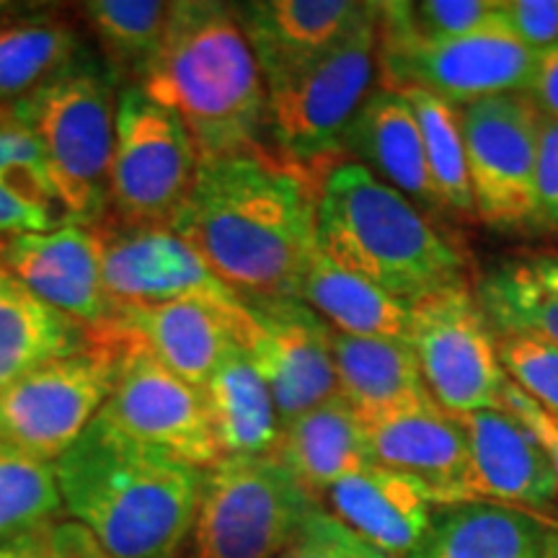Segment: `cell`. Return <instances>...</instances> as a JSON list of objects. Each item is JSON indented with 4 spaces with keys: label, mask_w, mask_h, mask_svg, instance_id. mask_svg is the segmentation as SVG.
<instances>
[{
    "label": "cell",
    "mask_w": 558,
    "mask_h": 558,
    "mask_svg": "<svg viewBox=\"0 0 558 558\" xmlns=\"http://www.w3.org/2000/svg\"><path fill=\"white\" fill-rule=\"evenodd\" d=\"M316 205L318 181L264 148L199 160L169 226L241 300H300Z\"/></svg>",
    "instance_id": "cell-1"
},
{
    "label": "cell",
    "mask_w": 558,
    "mask_h": 558,
    "mask_svg": "<svg viewBox=\"0 0 558 558\" xmlns=\"http://www.w3.org/2000/svg\"><path fill=\"white\" fill-rule=\"evenodd\" d=\"M62 507L114 558H179L205 471L153 450L96 416L54 463Z\"/></svg>",
    "instance_id": "cell-2"
},
{
    "label": "cell",
    "mask_w": 558,
    "mask_h": 558,
    "mask_svg": "<svg viewBox=\"0 0 558 558\" xmlns=\"http://www.w3.org/2000/svg\"><path fill=\"white\" fill-rule=\"evenodd\" d=\"M140 88L186 124L202 160L267 148V86L235 5L171 3Z\"/></svg>",
    "instance_id": "cell-3"
},
{
    "label": "cell",
    "mask_w": 558,
    "mask_h": 558,
    "mask_svg": "<svg viewBox=\"0 0 558 558\" xmlns=\"http://www.w3.org/2000/svg\"><path fill=\"white\" fill-rule=\"evenodd\" d=\"M316 246L403 303L465 282V259L414 202L341 160L318 184Z\"/></svg>",
    "instance_id": "cell-4"
},
{
    "label": "cell",
    "mask_w": 558,
    "mask_h": 558,
    "mask_svg": "<svg viewBox=\"0 0 558 558\" xmlns=\"http://www.w3.org/2000/svg\"><path fill=\"white\" fill-rule=\"evenodd\" d=\"M378 75L375 3L337 45L267 86V137L284 163L326 177L344 153V135Z\"/></svg>",
    "instance_id": "cell-5"
},
{
    "label": "cell",
    "mask_w": 558,
    "mask_h": 558,
    "mask_svg": "<svg viewBox=\"0 0 558 558\" xmlns=\"http://www.w3.org/2000/svg\"><path fill=\"white\" fill-rule=\"evenodd\" d=\"M9 114L37 137L75 226L101 220L109 213L114 148L117 94L111 73L90 60L75 62Z\"/></svg>",
    "instance_id": "cell-6"
},
{
    "label": "cell",
    "mask_w": 558,
    "mask_h": 558,
    "mask_svg": "<svg viewBox=\"0 0 558 558\" xmlns=\"http://www.w3.org/2000/svg\"><path fill=\"white\" fill-rule=\"evenodd\" d=\"M128 337L111 320L90 329L86 349L41 362L13 380L0 393V442L58 463L109 401Z\"/></svg>",
    "instance_id": "cell-7"
},
{
    "label": "cell",
    "mask_w": 558,
    "mask_h": 558,
    "mask_svg": "<svg viewBox=\"0 0 558 558\" xmlns=\"http://www.w3.org/2000/svg\"><path fill=\"white\" fill-rule=\"evenodd\" d=\"M313 507L275 458H222L202 481L190 558H277Z\"/></svg>",
    "instance_id": "cell-8"
},
{
    "label": "cell",
    "mask_w": 558,
    "mask_h": 558,
    "mask_svg": "<svg viewBox=\"0 0 558 558\" xmlns=\"http://www.w3.org/2000/svg\"><path fill=\"white\" fill-rule=\"evenodd\" d=\"M199 150L186 124L153 101L137 83L117 94L109 213L124 222L169 226L190 194Z\"/></svg>",
    "instance_id": "cell-9"
},
{
    "label": "cell",
    "mask_w": 558,
    "mask_h": 558,
    "mask_svg": "<svg viewBox=\"0 0 558 558\" xmlns=\"http://www.w3.org/2000/svg\"><path fill=\"white\" fill-rule=\"evenodd\" d=\"M543 114L525 94L492 96L460 107L473 207L505 233L543 228L538 140Z\"/></svg>",
    "instance_id": "cell-10"
},
{
    "label": "cell",
    "mask_w": 558,
    "mask_h": 558,
    "mask_svg": "<svg viewBox=\"0 0 558 558\" xmlns=\"http://www.w3.org/2000/svg\"><path fill=\"white\" fill-rule=\"evenodd\" d=\"M409 305V344L437 407L450 416L501 409L509 378L497 333L469 284H452Z\"/></svg>",
    "instance_id": "cell-11"
},
{
    "label": "cell",
    "mask_w": 558,
    "mask_h": 558,
    "mask_svg": "<svg viewBox=\"0 0 558 558\" xmlns=\"http://www.w3.org/2000/svg\"><path fill=\"white\" fill-rule=\"evenodd\" d=\"M538 54L514 37L501 11L476 32L442 41H416L378 32L383 88L429 90L450 104L527 94Z\"/></svg>",
    "instance_id": "cell-12"
},
{
    "label": "cell",
    "mask_w": 558,
    "mask_h": 558,
    "mask_svg": "<svg viewBox=\"0 0 558 558\" xmlns=\"http://www.w3.org/2000/svg\"><path fill=\"white\" fill-rule=\"evenodd\" d=\"M99 418L124 437L169 452L194 469L207 471L222 460L202 390L171 373L132 333Z\"/></svg>",
    "instance_id": "cell-13"
},
{
    "label": "cell",
    "mask_w": 558,
    "mask_h": 558,
    "mask_svg": "<svg viewBox=\"0 0 558 558\" xmlns=\"http://www.w3.org/2000/svg\"><path fill=\"white\" fill-rule=\"evenodd\" d=\"M239 333L275 399L279 424L339 393L333 331L303 300H243Z\"/></svg>",
    "instance_id": "cell-14"
},
{
    "label": "cell",
    "mask_w": 558,
    "mask_h": 558,
    "mask_svg": "<svg viewBox=\"0 0 558 558\" xmlns=\"http://www.w3.org/2000/svg\"><path fill=\"white\" fill-rule=\"evenodd\" d=\"M88 228L99 241L104 288L114 308H153L190 298L241 305V298L171 226L124 222L107 213Z\"/></svg>",
    "instance_id": "cell-15"
},
{
    "label": "cell",
    "mask_w": 558,
    "mask_h": 558,
    "mask_svg": "<svg viewBox=\"0 0 558 558\" xmlns=\"http://www.w3.org/2000/svg\"><path fill=\"white\" fill-rule=\"evenodd\" d=\"M0 264L39 303L88 329H101L114 318L101 277L99 241L88 226L9 235L0 243Z\"/></svg>",
    "instance_id": "cell-16"
},
{
    "label": "cell",
    "mask_w": 558,
    "mask_h": 558,
    "mask_svg": "<svg viewBox=\"0 0 558 558\" xmlns=\"http://www.w3.org/2000/svg\"><path fill=\"white\" fill-rule=\"evenodd\" d=\"M456 418L469 442L473 501L538 509L554 505L558 494L554 465L518 416L507 409H486Z\"/></svg>",
    "instance_id": "cell-17"
},
{
    "label": "cell",
    "mask_w": 558,
    "mask_h": 558,
    "mask_svg": "<svg viewBox=\"0 0 558 558\" xmlns=\"http://www.w3.org/2000/svg\"><path fill=\"white\" fill-rule=\"evenodd\" d=\"M241 305L213 300H173L153 308H114V324L148 347L171 373L205 390L222 357L241 344Z\"/></svg>",
    "instance_id": "cell-18"
},
{
    "label": "cell",
    "mask_w": 558,
    "mask_h": 558,
    "mask_svg": "<svg viewBox=\"0 0 558 558\" xmlns=\"http://www.w3.org/2000/svg\"><path fill=\"white\" fill-rule=\"evenodd\" d=\"M362 427L367 432L375 465L416 478L429 492L435 507L473 501L469 442L456 416L429 409Z\"/></svg>",
    "instance_id": "cell-19"
},
{
    "label": "cell",
    "mask_w": 558,
    "mask_h": 558,
    "mask_svg": "<svg viewBox=\"0 0 558 558\" xmlns=\"http://www.w3.org/2000/svg\"><path fill=\"white\" fill-rule=\"evenodd\" d=\"M344 153L424 213L445 209L427 166L422 128L401 90L378 88L367 96L349 124Z\"/></svg>",
    "instance_id": "cell-20"
},
{
    "label": "cell",
    "mask_w": 558,
    "mask_h": 558,
    "mask_svg": "<svg viewBox=\"0 0 558 558\" xmlns=\"http://www.w3.org/2000/svg\"><path fill=\"white\" fill-rule=\"evenodd\" d=\"M365 5L349 0H256L235 5V11L264 86H269L337 45Z\"/></svg>",
    "instance_id": "cell-21"
},
{
    "label": "cell",
    "mask_w": 558,
    "mask_h": 558,
    "mask_svg": "<svg viewBox=\"0 0 558 558\" xmlns=\"http://www.w3.org/2000/svg\"><path fill=\"white\" fill-rule=\"evenodd\" d=\"M339 522L390 558H407L429 527V492L407 473L369 465L339 484L324 497Z\"/></svg>",
    "instance_id": "cell-22"
},
{
    "label": "cell",
    "mask_w": 558,
    "mask_h": 558,
    "mask_svg": "<svg viewBox=\"0 0 558 558\" xmlns=\"http://www.w3.org/2000/svg\"><path fill=\"white\" fill-rule=\"evenodd\" d=\"M333 367L339 396L362 424L439 409L407 341L333 331Z\"/></svg>",
    "instance_id": "cell-23"
},
{
    "label": "cell",
    "mask_w": 558,
    "mask_h": 558,
    "mask_svg": "<svg viewBox=\"0 0 558 558\" xmlns=\"http://www.w3.org/2000/svg\"><path fill=\"white\" fill-rule=\"evenodd\" d=\"M269 458H275L316 505L333 484L375 465L367 432L339 393L282 424Z\"/></svg>",
    "instance_id": "cell-24"
},
{
    "label": "cell",
    "mask_w": 558,
    "mask_h": 558,
    "mask_svg": "<svg viewBox=\"0 0 558 558\" xmlns=\"http://www.w3.org/2000/svg\"><path fill=\"white\" fill-rule=\"evenodd\" d=\"M541 520L494 501L432 509L429 527L407 558H543Z\"/></svg>",
    "instance_id": "cell-25"
},
{
    "label": "cell",
    "mask_w": 558,
    "mask_h": 558,
    "mask_svg": "<svg viewBox=\"0 0 558 558\" xmlns=\"http://www.w3.org/2000/svg\"><path fill=\"white\" fill-rule=\"evenodd\" d=\"M205 407L222 458H269L279 439V414L267 383L235 344L207 380Z\"/></svg>",
    "instance_id": "cell-26"
},
{
    "label": "cell",
    "mask_w": 558,
    "mask_h": 558,
    "mask_svg": "<svg viewBox=\"0 0 558 558\" xmlns=\"http://www.w3.org/2000/svg\"><path fill=\"white\" fill-rule=\"evenodd\" d=\"M300 300L347 337L393 339L409 344L411 305L337 267L318 246L300 282Z\"/></svg>",
    "instance_id": "cell-27"
},
{
    "label": "cell",
    "mask_w": 558,
    "mask_h": 558,
    "mask_svg": "<svg viewBox=\"0 0 558 558\" xmlns=\"http://www.w3.org/2000/svg\"><path fill=\"white\" fill-rule=\"evenodd\" d=\"M499 337H527L558 347V254H530L486 271L476 288Z\"/></svg>",
    "instance_id": "cell-28"
},
{
    "label": "cell",
    "mask_w": 558,
    "mask_h": 558,
    "mask_svg": "<svg viewBox=\"0 0 558 558\" xmlns=\"http://www.w3.org/2000/svg\"><path fill=\"white\" fill-rule=\"evenodd\" d=\"M75 226L52 181L37 137L0 111V235L47 233Z\"/></svg>",
    "instance_id": "cell-29"
},
{
    "label": "cell",
    "mask_w": 558,
    "mask_h": 558,
    "mask_svg": "<svg viewBox=\"0 0 558 558\" xmlns=\"http://www.w3.org/2000/svg\"><path fill=\"white\" fill-rule=\"evenodd\" d=\"M81 62L78 29L58 13L0 19V111L32 99Z\"/></svg>",
    "instance_id": "cell-30"
},
{
    "label": "cell",
    "mask_w": 558,
    "mask_h": 558,
    "mask_svg": "<svg viewBox=\"0 0 558 558\" xmlns=\"http://www.w3.org/2000/svg\"><path fill=\"white\" fill-rule=\"evenodd\" d=\"M88 344V326L39 303L0 264V393L41 362Z\"/></svg>",
    "instance_id": "cell-31"
},
{
    "label": "cell",
    "mask_w": 558,
    "mask_h": 558,
    "mask_svg": "<svg viewBox=\"0 0 558 558\" xmlns=\"http://www.w3.org/2000/svg\"><path fill=\"white\" fill-rule=\"evenodd\" d=\"M83 19L101 41L111 78H135L137 86L163 45L171 3L160 0H94Z\"/></svg>",
    "instance_id": "cell-32"
},
{
    "label": "cell",
    "mask_w": 558,
    "mask_h": 558,
    "mask_svg": "<svg viewBox=\"0 0 558 558\" xmlns=\"http://www.w3.org/2000/svg\"><path fill=\"white\" fill-rule=\"evenodd\" d=\"M401 94L411 101L418 128H422L424 153H427V166L439 202H442L445 209H452V213L473 215L476 207H473L460 109L456 104L429 94V90L407 88Z\"/></svg>",
    "instance_id": "cell-33"
},
{
    "label": "cell",
    "mask_w": 558,
    "mask_h": 558,
    "mask_svg": "<svg viewBox=\"0 0 558 558\" xmlns=\"http://www.w3.org/2000/svg\"><path fill=\"white\" fill-rule=\"evenodd\" d=\"M60 507L54 465L0 442V543L50 525Z\"/></svg>",
    "instance_id": "cell-34"
},
{
    "label": "cell",
    "mask_w": 558,
    "mask_h": 558,
    "mask_svg": "<svg viewBox=\"0 0 558 558\" xmlns=\"http://www.w3.org/2000/svg\"><path fill=\"white\" fill-rule=\"evenodd\" d=\"M501 11V0H424L375 3L378 32L416 41H442L476 32Z\"/></svg>",
    "instance_id": "cell-35"
},
{
    "label": "cell",
    "mask_w": 558,
    "mask_h": 558,
    "mask_svg": "<svg viewBox=\"0 0 558 558\" xmlns=\"http://www.w3.org/2000/svg\"><path fill=\"white\" fill-rule=\"evenodd\" d=\"M507 378L558 422V347L527 337H499Z\"/></svg>",
    "instance_id": "cell-36"
},
{
    "label": "cell",
    "mask_w": 558,
    "mask_h": 558,
    "mask_svg": "<svg viewBox=\"0 0 558 558\" xmlns=\"http://www.w3.org/2000/svg\"><path fill=\"white\" fill-rule=\"evenodd\" d=\"M277 558H390L369 546L365 538L352 533L344 522H339L326 509L313 507L295 538L288 543Z\"/></svg>",
    "instance_id": "cell-37"
},
{
    "label": "cell",
    "mask_w": 558,
    "mask_h": 558,
    "mask_svg": "<svg viewBox=\"0 0 558 558\" xmlns=\"http://www.w3.org/2000/svg\"><path fill=\"white\" fill-rule=\"evenodd\" d=\"M501 19L533 54L558 47V0H505Z\"/></svg>",
    "instance_id": "cell-38"
},
{
    "label": "cell",
    "mask_w": 558,
    "mask_h": 558,
    "mask_svg": "<svg viewBox=\"0 0 558 558\" xmlns=\"http://www.w3.org/2000/svg\"><path fill=\"white\" fill-rule=\"evenodd\" d=\"M538 202L543 226L558 228V120L543 117L538 140Z\"/></svg>",
    "instance_id": "cell-39"
},
{
    "label": "cell",
    "mask_w": 558,
    "mask_h": 558,
    "mask_svg": "<svg viewBox=\"0 0 558 558\" xmlns=\"http://www.w3.org/2000/svg\"><path fill=\"white\" fill-rule=\"evenodd\" d=\"M501 409H507L509 414L520 418L525 427L533 432V437L538 439L541 448L546 450V456L554 465L556 481H558V422L550 414H546L538 403H535L530 396L522 393V390L514 386L512 380L505 386V393H501Z\"/></svg>",
    "instance_id": "cell-40"
},
{
    "label": "cell",
    "mask_w": 558,
    "mask_h": 558,
    "mask_svg": "<svg viewBox=\"0 0 558 558\" xmlns=\"http://www.w3.org/2000/svg\"><path fill=\"white\" fill-rule=\"evenodd\" d=\"M52 558H114L75 520H54L47 527Z\"/></svg>",
    "instance_id": "cell-41"
},
{
    "label": "cell",
    "mask_w": 558,
    "mask_h": 558,
    "mask_svg": "<svg viewBox=\"0 0 558 558\" xmlns=\"http://www.w3.org/2000/svg\"><path fill=\"white\" fill-rule=\"evenodd\" d=\"M525 96L538 107L543 117L558 120V47L538 54Z\"/></svg>",
    "instance_id": "cell-42"
},
{
    "label": "cell",
    "mask_w": 558,
    "mask_h": 558,
    "mask_svg": "<svg viewBox=\"0 0 558 558\" xmlns=\"http://www.w3.org/2000/svg\"><path fill=\"white\" fill-rule=\"evenodd\" d=\"M47 527L32 530V533L19 535V538L0 543V558H52L50 541H47Z\"/></svg>",
    "instance_id": "cell-43"
},
{
    "label": "cell",
    "mask_w": 558,
    "mask_h": 558,
    "mask_svg": "<svg viewBox=\"0 0 558 558\" xmlns=\"http://www.w3.org/2000/svg\"><path fill=\"white\" fill-rule=\"evenodd\" d=\"M543 558H558V525H550L543 535Z\"/></svg>",
    "instance_id": "cell-44"
}]
</instances>
